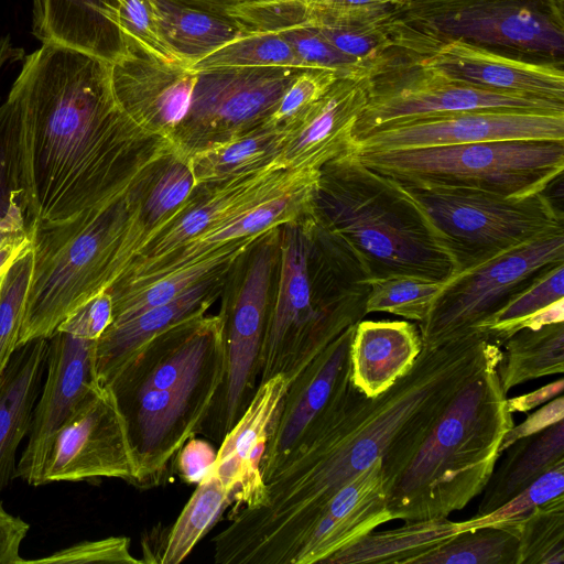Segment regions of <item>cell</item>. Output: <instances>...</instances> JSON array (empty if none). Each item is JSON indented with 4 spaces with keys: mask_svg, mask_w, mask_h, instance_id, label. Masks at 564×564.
<instances>
[{
    "mask_svg": "<svg viewBox=\"0 0 564 564\" xmlns=\"http://www.w3.org/2000/svg\"><path fill=\"white\" fill-rule=\"evenodd\" d=\"M500 354L484 332L423 347L410 370L376 397L365 395L349 372L300 445L264 481V505L229 517L225 544L245 562L285 564L319 509L379 458L390 485L456 392Z\"/></svg>",
    "mask_w": 564,
    "mask_h": 564,
    "instance_id": "1",
    "label": "cell"
},
{
    "mask_svg": "<svg viewBox=\"0 0 564 564\" xmlns=\"http://www.w3.org/2000/svg\"><path fill=\"white\" fill-rule=\"evenodd\" d=\"M8 97L18 109L29 234L124 195L131 141L144 130L118 105L110 63L42 43Z\"/></svg>",
    "mask_w": 564,
    "mask_h": 564,
    "instance_id": "2",
    "label": "cell"
},
{
    "mask_svg": "<svg viewBox=\"0 0 564 564\" xmlns=\"http://www.w3.org/2000/svg\"><path fill=\"white\" fill-rule=\"evenodd\" d=\"M226 367L225 318L202 314L154 336L107 383L135 456V486L164 479L181 447L212 414Z\"/></svg>",
    "mask_w": 564,
    "mask_h": 564,
    "instance_id": "3",
    "label": "cell"
},
{
    "mask_svg": "<svg viewBox=\"0 0 564 564\" xmlns=\"http://www.w3.org/2000/svg\"><path fill=\"white\" fill-rule=\"evenodd\" d=\"M489 361L454 395L403 470L387 486L392 520L447 518L482 492L514 425Z\"/></svg>",
    "mask_w": 564,
    "mask_h": 564,
    "instance_id": "4",
    "label": "cell"
},
{
    "mask_svg": "<svg viewBox=\"0 0 564 564\" xmlns=\"http://www.w3.org/2000/svg\"><path fill=\"white\" fill-rule=\"evenodd\" d=\"M314 205L323 223L355 253L368 279L406 274L445 283L456 272L419 205L355 152L321 170Z\"/></svg>",
    "mask_w": 564,
    "mask_h": 564,
    "instance_id": "5",
    "label": "cell"
},
{
    "mask_svg": "<svg viewBox=\"0 0 564 564\" xmlns=\"http://www.w3.org/2000/svg\"><path fill=\"white\" fill-rule=\"evenodd\" d=\"M134 231L126 195L31 231L33 269L18 347L50 338L69 314L108 290L135 253Z\"/></svg>",
    "mask_w": 564,
    "mask_h": 564,
    "instance_id": "6",
    "label": "cell"
},
{
    "mask_svg": "<svg viewBox=\"0 0 564 564\" xmlns=\"http://www.w3.org/2000/svg\"><path fill=\"white\" fill-rule=\"evenodd\" d=\"M397 184L522 197L543 192L564 171V140H503L355 152Z\"/></svg>",
    "mask_w": 564,
    "mask_h": 564,
    "instance_id": "7",
    "label": "cell"
},
{
    "mask_svg": "<svg viewBox=\"0 0 564 564\" xmlns=\"http://www.w3.org/2000/svg\"><path fill=\"white\" fill-rule=\"evenodd\" d=\"M398 185L423 210L452 257L455 274L540 237L564 232L563 213L543 192L516 197Z\"/></svg>",
    "mask_w": 564,
    "mask_h": 564,
    "instance_id": "8",
    "label": "cell"
},
{
    "mask_svg": "<svg viewBox=\"0 0 564 564\" xmlns=\"http://www.w3.org/2000/svg\"><path fill=\"white\" fill-rule=\"evenodd\" d=\"M560 263H564V232L540 237L453 275L417 323L423 347L481 332L538 275Z\"/></svg>",
    "mask_w": 564,
    "mask_h": 564,
    "instance_id": "9",
    "label": "cell"
},
{
    "mask_svg": "<svg viewBox=\"0 0 564 564\" xmlns=\"http://www.w3.org/2000/svg\"><path fill=\"white\" fill-rule=\"evenodd\" d=\"M400 24L438 39L478 45L562 55L563 20L528 0H411L401 8Z\"/></svg>",
    "mask_w": 564,
    "mask_h": 564,
    "instance_id": "10",
    "label": "cell"
},
{
    "mask_svg": "<svg viewBox=\"0 0 564 564\" xmlns=\"http://www.w3.org/2000/svg\"><path fill=\"white\" fill-rule=\"evenodd\" d=\"M307 68L220 67L197 72L189 109L173 138L221 141L263 124Z\"/></svg>",
    "mask_w": 564,
    "mask_h": 564,
    "instance_id": "11",
    "label": "cell"
},
{
    "mask_svg": "<svg viewBox=\"0 0 564 564\" xmlns=\"http://www.w3.org/2000/svg\"><path fill=\"white\" fill-rule=\"evenodd\" d=\"M102 477L135 485L138 466L116 397L101 383L57 431L42 485Z\"/></svg>",
    "mask_w": 564,
    "mask_h": 564,
    "instance_id": "12",
    "label": "cell"
},
{
    "mask_svg": "<svg viewBox=\"0 0 564 564\" xmlns=\"http://www.w3.org/2000/svg\"><path fill=\"white\" fill-rule=\"evenodd\" d=\"M503 140H564V113L471 110L394 121L361 137L355 152Z\"/></svg>",
    "mask_w": 564,
    "mask_h": 564,
    "instance_id": "13",
    "label": "cell"
},
{
    "mask_svg": "<svg viewBox=\"0 0 564 564\" xmlns=\"http://www.w3.org/2000/svg\"><path fill=\"white\" fill-rule=\"evenodd\" d=\"M96 343L58 330L48 338L45 381L34 406L28 444L17 465V477L29 485H42L57 431L101 384L95 367Z\"/></svg>",
    "mask_w": 564,
    "mask_h": 564,
    "instance_id": "14",
    "label": "cell"
},
{
    "mask_svg": "<svg viewBox=\"0 0 564 564\" xmlns=\"http://www.w3.org/2000/svg\"><path fill=\"white\" fill-rule=\"evenodd\" d=\"M271 242V239L264 242L256 252L231 314L225 318L226 377L214 406V410L217 408V432L221 440L240 417L257 389L274 264Z\"/></svg>",
    "mask_w": 564,
    "mask_h": 564,
    "instance_id": "15",
    "label": "cell"
},
{
    "mask_svg": "<svg viewBox=\"0 0 564 564\" xmlns=\"http://www.w3.org/2000/svg\"><path fill=\"white\" fill-rule=\"evenodd\" d=\"M471 110L564 113V102L482 89L424 73L401 85L369 87L354 138L357 143L369 131L389 122Z\"/></svg>",
    "mask_w": 564,
    "mask_h": 564,
    "instance_id": "16",
    "label": "cell"
},
{
    "mask_svg": "<svg viewBox=\"0 0 564 564\" xmlns=\"http://www.w3.org/2000/svg\"><path fill=\"white\" fill-rule=\"evenodd\" d=\"M110 80L118 105L142 130L172 137L189 109L197 72L128 44L110 64Z\"/></svg>",
    "mask_w": 564,
    "mask_h": 564,
    "instance_id": "17",
    "label": "cell"
},
{
    "mask_svg": "<svg viewBox=\"0 0 564 564\" xmlns=\"http://www.w3.org/2000/svg\"><path fill=\"white\" fill-rule=\"evenodd\" d=\"M321 172L286 169L276 161L219 185L196 206L174 219L153 242L131 261L121 275H135L160 262L191 238L206 229L306 182Z\"/></svg>",
    "mask_w": 564,
    "mask_h": 564,
    "instance_id": "18",
    "label": "cell"
},
{
    "mask_svg": "<svg viewBox=\"0 0 564 564\" xmlns=\"http://www.w3.org/2000/svg\"><path fill=\"white\" fill-rule=\"evenodd\" d=\"M437 44L420 61L422 72L482 89L564 102V72L554 63L510 57L462 39Z\"/></svg>",
    "mask_w": 564,
    "mask_h": 564,
    "instance_id": "19",
    "label": "cell"
},
{
    "mask_svg": "<svg viewBox=\"0 0 564 564\" xmlns=\"http://www.w3.org/2000/svg\"><path fill=\"white\" fill-rule=\"evenodd\" d=\"M355 328L356 325L344 330L288 384L260 465L264 481L300 445L349 375Z\"/></svg>",
    "mask_w": 564,
    "mask_h": 564,
    "instance_id": "20",
    "label": "cell"
},
{
    "mask_svg": "<svg viewBox=\"0 0 564 564\" xmlns=\"http://www.w3.org/2000/svg\"><path fill=\"white\" fill-rule=\"evenodd\" d=\"M392 520L382 459L355 476L323 506L294 546L289 564L324 563Z\"/></svg>",
    "mask_w": 564,
    "mask_h": 564,
    "instance_id": "21",
    "label": "cell"
},
{
    "mask_svg": "<svg viewBox=\"0 0 564 564\" xmlns=\"http://www.w3.org/2000/svg\"><path fill=\"white\" fill-rule=\"evenodd\" d=\"M368 94L369 84L365 78H337L285 129V143L275 161L291 170L321 172L328 162L355 152L354 130Z\"/></svg>",
    "mask_w": 564,
    "mask_h": 564,
    "instance_id": "22",
    "label": "cell"
},
{
    "mask_svg": "<svg viewBox=\"0 0 564 564\" xmlns=\"http://www.w3.org/2000/svg\"><path fill=\"white\" fill-rule=\"evenodd\" d=\"M288 384L282 373L260 382L240 417L223 437L210 470L232 492L230 512L258 508L265 502L267 489L260 465Z\"/></svg>",
    "mask_w": 564,
    "mask_h": 564,
    "instance_id": "23",
    "label": "cell"
},
{
    "mask_svg": "<svg viewBox=\"0 0 564 564\" xmlns=\"http://www.w3.org/2000/svg\"><path fill=\"white\" fill-rule=\"evenodd\" d=\"M317 183L318 180L306 182L263 200L191 238L165 259L141 273L120 275L113 284L122 288L147 284L198 261L230 242L267 232L279 225L297 221L314 210Z\"/></svg>",
    "mask_w": 564,
    "mask_h": 564,
    "instance_id": "24",
    "label": "cell"
},
{
    "mask_svg": "<svg viewBox=\"0 0 564 564\" xmlns=\"http://www.w3.org/2000/svg\"><path fill=\"white\" fill-rule=\"evenodd\" d=\"M33 34L113 63L126 54L117 0H33Z\"/></svg>",
    "mask_w": 564,
    "mask_h": 564,
    "instance_id": "25",
    "label": "cell"
},
{
    "mask_svg": "<svg viewBox=\"0 0 564 564\" xmlns=\"http://www.w3.org/2000/svg\"><path fill=\"white\" fill-rule=\"evenodd\" d=\"M47 348L48 338L19 346L0 376V489L17 477V449L31 429Z\"/></svg>",
    "mask_w": 564,
    "mask_h": 564,
    "instance_id": "26",
    "label": "cell"
},
{
    "mask_svg": "<svg viewBox=\"0 0 564 564\" xmlns=\"http://www.w3.org/2000/svg\"><path fill=\"white\" fill-rule=\"evenodd\" d=\"M423 348L417 324L360 321L350 345V379L367 397H376L406 373Z\"/></svg>",
    "mask_w": 564,
    "mask_h": 564,
    "instance_id": "27",
    "label": "cell"
},
{
    "mask_svg": "<svg viewBox=\"0 0 564 564\" xmlns=\"http://www.w3.org/2000/svg\"><path fill=\"white\" fill-rule=\"evenodd\" d=\"M212 276L162 305L151 307L120 323H111L96 343L95 367L107 384L150 339L186 318L202 315L209 305L207 295L216 281Z\"/></svg>",
    "mask_w": 564,
    "mask_h": 564,
    "instance_id": "28",
    "label": "cell"
},
{
    "mask_svg": "<svg viewBox=\"0 0 564 564\" xmlns=\"http://www.w3.org/2000/svg\"><path fill=\"white\" fill-rule=\"evenodd\" d=\"M232 503V492L209 470L171 528L159 533L153 530L150 538L143 539V563H181Z\"/></svg>",
    "mask_w": 564,
    "mask_h": 564,
    "instance_id": "29",
    "label": "cell"
},
{
    "mask_svg": "<svg viewBox=\"0 0 564 564\" xmlns=\"http://www.w3.org/2000/svg\"><path fill=\"white\" fill-rule=\"evenodd\" d=\"M491 474L475 517L502 506L542 474L564 462V420L513 442Z\"/></svg>",
    "mask_w": 564,
    "mask_h": 564,
    "instance_id": "30",
    "label": "cell"
},
{
    "mask_svg": "<svg viewBox=\"0 0 564 564\" xmlns=\"http://www.w3.org/2000/svg\"><path fill=\"white\" fill-rule=\"evenodd\" d=\"M270 231L230 242L200 260L147 284L134 288H122L112 284L108 289L112 296L111 323L124 322L151 307L171 302L200 281L218 275L254 245L258 239L263 238Z\"/></svg>",
    "mask_w": 564,
    "mask_h": 564,
    "instance_id": "31",
    "label": "cell"
},
{
    "mask_svg": "<svg viewBox=\"0 0 564 564\" xmlns=\"http://www.w3.org/2000/svg\"><path fill=\"white\" fill-rule=\"evenodd\" d=\"M285 137V129L264 122L194 150L187 162L195 187L204 183H221L265 167L281 153Z\"/></svg>",
    "mask_w": 564,
    "mask_h": 564,
    "instance_id": "32",
    "label": "cell"
},
{
    "mask_svg": "<svg viewBox=\"0 0 564 564\" xmlns=\"http://www.w3.org/2000/svg\"><path fill=\"white\" fill-rule=\"evenodd\" d=\"M457 533L458 522L447 518L405 521L397 529L368 532L323 564H415Z\"/></svg>",
    "mask_w": 564,
    "mask_h": 564,
    "instance_id": "33",
    "label": "cell"
},
{
    "mask_svg": "<svg viewBox=\"0 0 564 564\" xmlns=\"http://www.w3.org/2000/svg\"><path fill=\"white\" fill-rule=\"evenodd\" d=\"M161 33L187 66L247 35L235 21L170 0H152Z\"/></svg>",
    "mask_w": 564,
    "mask_h": 564,
    "instance_id": "34",
    "label": "cell"
},
{
    "mask_svg": "<svg viewBox=\"0 0 564 564\" xmlns=\"http://www.w3.org/2000/svg\"><path fill=\"white\" fill-rule=\"evenodd\" d=\"M501 348L497 373L506 394L527 381L563 373L564 322L520 328Z\"/></svg>",
    "mask_w": 564,
    "mask_h": 564,
    "instance_id": "35",
    "label": "cell"
},
{
    "mask_svg": "<svg viewBox=\"0 0 564 564\" xmlns=\"http://www.w3.org/2000/svg\"><path fill=\"white\" fill-rule=\"evenodd\" d=\"M519 533L485 525L455 534L415 564H518Z\"/></svg>",
    "mask_w": 564,
    "mask_h": 564,
    "instance_id": "36",
    "label": "cell"
},
{
    "mask_svg": "<svg viewBox=\"0 0 564 564\" xmlns=\"http://www.w3.org/2000/svg\"><path fill=\"white\" fill-rule=\"evenodd\" d=\"M29 234L19 156V119L8 97L0 106V239Z\"/></svg>",
    "mask_w": 564,
    "mask_h": 564,
    "instance_id": "37",
    "label": "cell"
},
{
    "mask_svg": "<svg viewBox=\"0 0 564 564\" xmlns=\"http://www.w3.org/2000/svg\"><path fill=\"white\" fill-rule=\"evenodd\" d=\"M230 19L248 34L279 33L304 22L307 0H170Z\"/></svg>",
    "mask_w": 564,
    "mask_h": 564,
    "instance_id": "38",
    "label": "cell"
},
{
    "mask_svg": "<svg viewBox=\"0 0 564 564\" xmlns=\"http://www.w3.org/2000/svg\"><path fill=\"white\" fill-rule=\"evenodd\" d=\"M366 313L386 312L422 322L443 283L416 275H389L369 279Z\"/></svg>",
    "mask_w": 564,
    "mask_h": 564,
    "instance_id": "39",
    "label": "cell"
},
{
    "mask_svg": "<svg viewBox=\"0 0 564 564\" xmlns=\"http://www.w3.org/2000/svg\"><path fill=\"white\" fill-rule=\"evenodd\" d=\"M269 66L306 68L279 33L247 34L197 61L191 68Z\"/></svg>",
    "mask_w": 564,
    "mask_h": 564,
    "instance_id": "40",
    "label": "cell"
},
{
    "mask_svg": "<svg viewBox=\"0 0 564 564\" xmlns=\"http://www.w3.org/2000/svg\"><path fill=\"white\" fill-rule=\"evenodd\" d=\"M560 300H564V263L553 265L538 275L529 286L503 306L481 332H485L492 343L502 347L517 332L522 321Z\"/></svg>",
    "mask_w": 564,
    "mask_h": 564,
    "instance_id": "41",
    "label": "cell"
},
{
    "mask_svg": "<svg viewBox=\"0 0 564 564\" xmlns=\"http://www.w3.org/2000/svg\"><path fill=\"white\" fill-rule=\"evenodd\" d=\"M518 564H564V495L536 507L522 523Z\"/></svg>",
    "mask_w": 564,
    "mask_h": 564,
    "instance_id": "42",
    "label": "cell"
},
{
    "mask_svg": "<svg viewBox=\"0 0 564 564\" xmlns=\"http://www.w3.org/2000/svg\"><path fill=\"white\" fill-rule=\"evenodd\" d=\"M564 495V462L542 474L531 485L494 511L458 522L459 532L485 525L510 528L518 533L536 507Z\"/></svg>",
    "mask_w": 564,
    "mask_h": 564,
    "instance_id": "43",
    "label": "cell"
},
{
    "mask_svg": "<svg viewBox=\"0 0 564 564\" xmlns=\"http://www.w3.org/2000/svg\"><path fill=\"white\" fill-rule=\"evenodd\" d=\"M32 269L31 249L12 264L0 290V376L18 348Z\"/></svg>",
    "mask_w": 564,
    "mask_h": 564,
    "instance_id": "44",
    "label": "cell"
},
{
    "mask_svg": "<svg viewBox=\"0 0 564 564\" xmlns=\"http://www.w3.org/2000/svg\"><path fill=\"white\" fill-rule=\"evenodd\" d=\"M279 34L306 68L328 69L341 77L361 78L357 73L362 64L336 50L316 26L307 21L288 28Z\"/></svg>",
    "mask_w": 564,
    "mask_h": 564,
    "instance_id": "45",
    "label": "cell"
},
{
    "mask_svg": "<svg viewBox=\"0 0 564 564\" xmlns=\"http://www.w3.org/2000/svg\"><path fill=\"white\" fill-rule=\"evenodd\" d=\"M117 1L126 51L128 44H135L162 61L185 65L165 42L152 0Z\"/></svg>",
    "mask_w": 564,
    "mask_h": 564,
    "instance_id": "46",
    "label": "cell"
},
{
    "mask_svg": "<svg viewBox=\"0 0 564 564\" xmlns=\"http://www.w3.org/2000/svg\"><path fill=\"white\" fill-rule=\"evenodd\" d=\"M391 23L383 21L366 24L319 23L313 25L336 50L364 64L375 58L391 44L388 33L384 32V28L390 26Z\"/></svg>",
    "mask_w": 564,
    "mask_h": 564,
    "instance_id": "47",
    "label": "cell"
},
{
    "mask_svg": "<svg viewBox=\"0 0 564 564\" xmlns=\"http://www.w3.org/2000/svg\"><path fill=\"white\" fill-rule=\"evenodd\" d=\"M339 74L328 69L307 68L289 86L267 123L288 129L308 110L337 80Z\"/></svg>",
    "mask_w": 564,
    "mask_h": 564,
    "instance_id": "48",
    "label": "cell"
},
{
    "mask_svg": "<svg viewBox=\"0 0 564 564\" xmlns=\"http://www.w3.org/2000/svg\"><path fill=\"white\" fill-rule=\"evenodd\" d=\"M411 0H307V22L366 24L388 21V9Z\"/></svg>",
    "mask_w": 564,
    "mask_h": 564,
    "instance_id": "49",
    "label": "cell"
},
{
    "mask_svg": "<svg viewBox=\"0 0 564 564\" xmlns=\"http://www.w3.org/2000/svg\"><path fill=\"white\" fill-rule=\"evenodd\" d=\"M194 187L195 181L188 162L178 161L171 164L147 199L145 212L149 223L155 224L180 208Z\"/></svg>",
    "mask_w": 564,
    "mask_h": 564,
    "instance_id": "50",
    "label": "cell"
},
{
    "mask_svg": "<svg viewBox=\"0 0 564 564\" xmlns=\"http://www.w3.org/2000/svg\"><path fill=\"white\" fill-rule=\"evenodd\" d=\"M126 563L140 564L130 552V540L126 536H111L96 541H84L59 550L46 557L26 561V563Z\"/></svg>",
    "mask_w": 564,
    "mask_h": 564,
    "instance_id": "51",
    "label": "cell"
},
{
    "mask_svg": "<svg viewBox=\"0 0 564 564\" xmlns=\"http://www.w3.org/2000/svg\"><path fill=\"white\" fill-rule=\"evenodd\" d=\"M111 321L112 296L109 290H106L69 314L56 330L89 340H98Z\"/></svg>",
    "mask_w": 564,
    "mask_h": 564,
    "instance_id": "52",
    "label": "cell"
},
{
    "mask_svg": "<svg viewBox=\"0 0 564 564\" xmlns=\"http://www.w3.org/2000/svg\"><path fill=\"white\" fill-rule=\"evenodd\" d=\"M217 451L204 440L191 437L176 455L180 476L188 484H198L213 468Z\"/></svg>",
    "mask_w": 564,
    "mask_h": 564,
    "instance_id": "53",
    "label": "cell"
},
{
    "mask_svg": "<svg viewBox=\"0 0 564 564\" xmlns=\"http://www.w3.org/2000/svg\"><path fill=\"white\" fill-rule=\"evenodd\" d=\"M564 420V397L561 394L545 403L541 409L528 415L519 425H513L503 436L500 455L513 442L538 433L547 426Z\"/></svg>",
    "mask_w": 564,
    "mask_h": 564,
    "instance_id": "54",
    "label": "cell"
},
{
    "mask_svg": "<svg viewBox=\"0 0 564 564\" xmlns=\"http://www.w3.org/2000/svg\"><path fill=\"white\" fill-rule=\"evenodd\" d=\"M29 529V523L6 511L0 501V564H23L20 547Z\"/></svg>",
    "mask_w": 564,
    "mask_h": 564,
    "instance_id": "55",
    "label": "cell"
},
{
    "mask_svg": "<svg viewBox=\"0 0 564 564\" xmlns=\"http://www.w3.org/2000/svg\"><path fill=\"white\" fill-rule=\"evenodd\" d=\"M563 390L564 380L561 378L530 393L507 399V409L510 413L528 412L563 394Z\"/></svg>",
    "mask_w": 564,
    "mask_h": 564,
    "instance_id": "56",
    "label": "cell"
},
{
    "mask_svg": "<svg viewBox=\"0 0 564 564\" xmlns=\"http://www.w3.org/2000/svg\"><path fill=\"white\" fill-rule=\"evenodd\" d=\"M31 249L30 234L7 236L0 239V290L12 264Z\"/></svg>",
    "mask_w": 564,
    "mask_h": 564,
    "instance_id": "57",
    "label": "cell"
},
{
    "mask_svg": "<svg viewBox=\"0 0 564 564\" xmlns=\"http://www.w3.org/2000/svg\"><path fill=\"white\" fill-rule=\"evenodd\" d=\"M24 56L22 48L12 45L10 36L0 39V69L8 63L21 59Z\"/></svg>",
    "mask_w": 564,
    "mask_h": 564,
    "instance_id": "58",
    "label": "cell"
}]
</instances>
